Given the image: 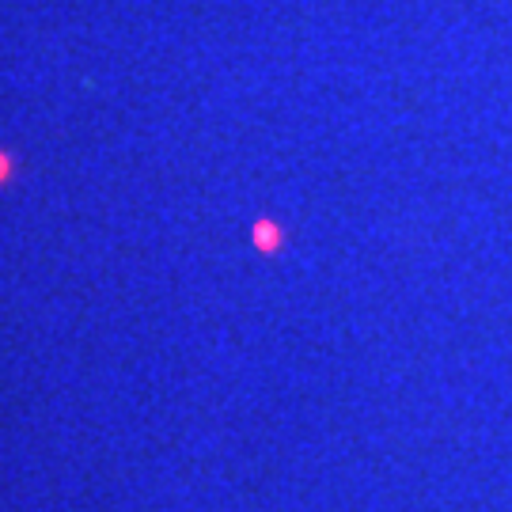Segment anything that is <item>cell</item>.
I'll return each mask as SVG.
<instances>
[{
  "mask_svg": "<svg viewBox=\"0 0 512 512\" xmlns=\"http://www.w3.org/2000/svg\"><path fill=\"white\" fill-rule=\"evenodd\" d=\"M4 167H8V164H4V156H0V179H4Z\"/></svg>",
  "mask_w": 512,
  "mask_h": 512,
  "instance_id": "obj_1",
  "label": "cell"
}]
</instances>
